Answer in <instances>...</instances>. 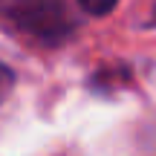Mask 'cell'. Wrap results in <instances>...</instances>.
Segmentation results:
<instances>
[{
  "label": "cell",
  "mask_w": 156,
  "mask_h": 156,
  "mask_svg": "<svg viewBox=\"0 0 156 156\" xmlns=\"http://www.w3.org/2000/svg\"><path fill=\"white\" fill-rule=\"evenodd\" d=\"M12 84H15V75H12V69L6 67V64H0V101L9 95Z\"/></svg>",
  "instance_id": "3957f363"
},
{
  "label": "cell",
  "mask_w": 156,
  "mask_h": 156,
  "mask_svg": "<svg viewBox=\"0 0 156 156\" xmlns=\"http://www.w3.org/2000/svg\"><path fill=\"white\" fill-rule=\"evenodd\" d=\"M119 0H78V6H81L87 15H107V12L116 9Z\"/></svg>",
  "instance_id": "7a4b0ae2"
},
{
  "label": "cell",
  "mask_w": 156,
  "mask_h": 156,
  "mask_svg": "<svg viewBox=\"0 0 156 156\" xmlns=\"http://www.w3.org/2000/svg\"><path fill=\"white\" fill-rule=\"evenodd\" d=\"M0 26L32 41L58 44L75 29L64 0H0Z\"/></svg>",
  "instance_id": "6da1fadb"
}]
</instances>
